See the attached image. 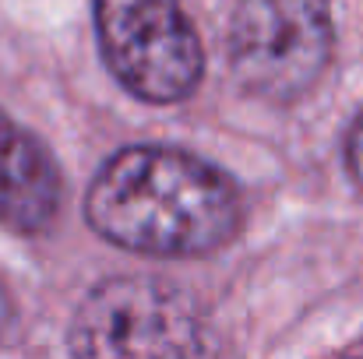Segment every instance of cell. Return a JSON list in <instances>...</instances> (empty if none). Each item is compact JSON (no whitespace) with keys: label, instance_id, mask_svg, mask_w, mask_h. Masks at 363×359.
<instances>
[{"label":"cell","instance_id":"6da1fadb","mask_svg":"<svg viewBox=\"0 0 363 359\" xmlns=\"http://www.w3.org/2000/svg\"><path fill=\"white\" fill-rule=\"evenodd\" d=\"M96 237L145 257H208L243 229L237 183L173 144H130L103 162L85 194Z\"/></svg>","mask_w":363,"mask_h":359},{"label":"cell","instance_id":"7a4b0ae2","mask_svg":"<svg viewBox=\"0 0 363 359\" xmlns=\"http://www.w3.org/2000/svg\"><path fill=\"white\" fill-rule=\"evenodd\" d=\"M332 53V0H237L230 67L254 99L275 106L303 99L328 71Z\"/></svg>","mask_w":363,"mask_h":359},{"label":"cell","instance_id":"3957f363","mask_svg":"<svg viewBox=\"0 0 363 359\" xmlns=\"http://www.w3.org/2000/svg\"><path fill=\"white\" fill-rule=\"evenodd\" d=\"M103 64L148 106H173L198 92L205 46L180 0H96Z\"/></svg>","mask_w":363,"mask_h":359},{"label":"cell","instance_id":"277c9868","mask_svg":"<svg viewBox=\"0 0 363 359\" xmlns=\"http://www.w3.org/2000/svg\"><path fill=\"white\" fill-rule=\"evenodd\" d=\"M71 353L78 356H201L205 321L187 292L155 278H106L74 314Z\"/></svg>","mask_w":363,"mask_h":359},{"label":"cell","instance_id":"5b68a950","mask_svg":"<svg viewBox=\"0 0 363 359\" xmlns=\"http://www.w3.org/2000/svg\"><path fill=\"white\" fill-rule=\"evenodd\" d=\"M64 205V176L50 148L0 110V226L46 233Z\"/></svg>","mask_w":363,"mask_h":359},{"label":"cell","instance_id":"8992f818","mask_svg":"<svg viewBox=\"0 0 363 359\" xmlns=\"http://www.w3.org/2000/svg\"><path fill=\"white\" fill-rule=\"evenodd\" d=\"M346 169H350L353 183L363 190V113L353 120V127L346 134Z\"/></svg>","mask_w":363,"mask_h":359},{"label":"cell","instance_id":"52a82bcc","mask_svg":"<svg viewBox=\"0 0 363 359\" xmlns=\"http://www.w3.org/2000/svg\"><path fill=\"white\" fill-rule=\"evenodd\" d=\"M11 331H14V300L0 282V346L11 338Z\"/></svg>","mask_w":363,"mask_h":359}]
</instances>
